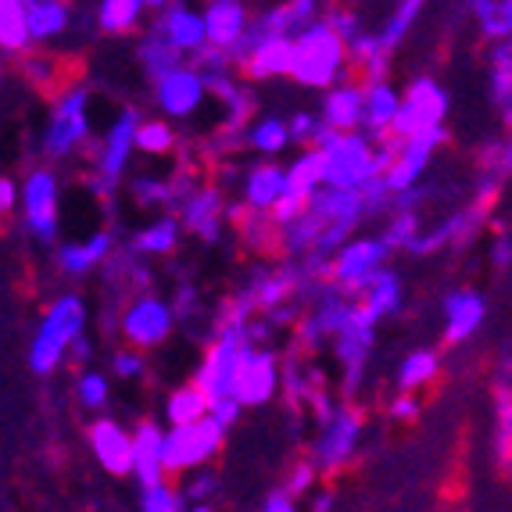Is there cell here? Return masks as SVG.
Instances as JSON below:
<instances>
[{"label": "cell", "instance_id": "53", "mask_svg": "<svg viewBox=\"0 0 512 512\" xmlns=\"http://www.w3.org/2000/svg\"><path fill=\"white\" fill-rule=\"evenodd\" d=\"M487 262H491L495 273H505L512 265V237L505 230H498L495 237H491V244H487Z\"/></svg>", "mask_w": 512, "mask_h": 512}, {"label": "cell", "instance_id": "24", "mask_svg": "<svg viewBox=\"0 0 512 512\" xmlns=\"http://www.w3.org/2000/svg\"><path fill=\"white\" fill-rule=\"evenodd\" d=\"M240 197H244V208L269 215L287 197V169L280 162L248 165V172L240 176Z\"/></svg>", "mask_w": 512, "mask_h": 512}, {"label": "cell", "instance_id": "5", "mask_svg": "<svg viewBox=\"0 0 512 512\" xmlns=\"http://www.w3.org/2000/svg\"><path fill=\"white\" fill-rule=\"evenodd\" d=\"M448 111H452V97L434 76L409 79L402 86V108H398V122H394V140L441 133V129H448Z\"/></svg>", "mask_w": 512, "mask_h": 512}, {"label": "cell", "instance_id": "60", "mask_svg": "<svg viewBox=\"0 0 512 512\" xmlns=\"http://www.w3.org/2000/svg\"><path fill=\"white\" fill-rule=\"evenodd\" d=\"M187 512H215V509H212V505H190Z\"/></svg>", "mask_w": 512, "mask_h": 512}, {"label": "cell", "instance_id": "28", "mask_svg": "<svg viewBox=\"0 0 512 512\" xmlns=\"http://www.w3.org/2000/svg\"><path fill=\"white\" fill-rule=\"evenodd\" d=\"M111 255H115V233L97 230L86 240L65 244V248L58 251V269L65 276H86V273H94L101 262H108Z\"/></svg>", "mask_w": 512, "mask_h": 512}, {"label": "cell", "instance_id": "49", "mask_svg": "<svg viewBox=\"0 0 512 512\" xmlns=\"http://www.w3.org/2000/svg\"><path fill=\"white\" fill-rule=\"evenodd\" d=\"M287 129H291V144H301L308 151V147H316V140L323 137L326 126L312 111H294L291 119H287Z\"/></svg>", "mask_w": 512, "mask_h": 512}, {"label": "cell", "instance_id": "1", "mask_svg": "<svg viewBox=\"0 0 512 512\" xmlns=\"http://www.w3.org/2000/svg\"><path fill=\"white\" fill-rule=\"evenodd\" d=\"M316 151L323 154V180L330 190H366L373 180H384L380 147L366 133H330L316 140Z\"/></svg>", "mask_w": 512, "mask_h": 512}, {"label": "cell", "instance_id": "58", "mask_svg": "<svg viewBox=\"0 0 512 512\" xmlns=\"http://www.w3.org/2000/svg\"><path fill=\"white\" fill-rule=\"evenodd\" d=\"M333 487H319L316 495H312V512H330L333 509Z\"/></svg>", "mask_w": 512, "mask_h": 512}, {"label": "cell", "instance_id": "13", "mask_svg": "<svg viewBox=\"0 0 512 512\" xmlns=\"http://www.w3.org/2000/svg\"><path fill=\"white\" fill-rule=\"evenodd\" d=\"M58 205H61V183H58V172L40 165L26 176L22 183V222H26V230L33 233L40 244H54L58 237Z\"/></svg>", "mask_w": 512, "mask_h": 512}, {"label": "cell", "instance_id": "43", "mask_svg": "<svg viewBox=\"0 0 512 512\" xmlns=\"http://www.w3.org/2000/svg\"><path fill=\"white\" fill-rule=\"evenodd\" d=\"M419 233H423V219H419V212H391L387 215V226H384V233H380V240H384L394 255V251H412V244L419 240Z\"/></svg>", "mask_w": 512, "mask_h": 512}, {"label": "cell", "instance_id": "33", "mask_svg": "<svg viewBox=\"0 0 512 512\" xmlns=\"http://www.w3.org/2000/svg\"><path fill=\"white\" fill-rule=\"evenodd\" d=\"M26 22L33 43H51L72 22V8L61 0H26Z\"/></svg>", "mask_w": 512, "mask_h": 512}, {"label": "cell", "instance_id": "45", "mask_svg": "<svg viewBox=\"0 0 512 512\" xmlns=\"http://www.w3.org/2000/svg\"><path fill=\"white\" fill-rule=\"evenodd\" d=\"M111 398V387H108V376L97 373V369H86V373L76 376V402L90 412H101Z\"/></svg>", "mask_w": 512, "mask_h": 512}, {"label": "cell", "instance_id": "20", "mask_svg": "<svg viewBox=\"0 0 512 512\" xmlns=\"http://www.w3.org/2000/svg\"><path fill=\"white\" fill-rule=\"evenodd\" d=\"M226 215H230V205H226V197H222L219 187H197L190 197H183L180 205V222L183 230L194 233L197 240H205V244H215L226 230Z\"/></svg>", "mask_w": 512, "mask_h": 512}, {"label": "cell", "instance_id": "22", "mask_svg": "<svg viewBox=\"0 0 512 512\" xmlns=\"http://www.w3.org/2000/svg\"><path fill=\"white\" fill-rule=\"evenodd\" d=\"M362 115H366V90L355 76L326 90L319 104V119L330 133H362Z\"/></svg>", "mask_w": 512, "mask_h": 512}, {"label": "cell", "instance_id": "55", "mask_svg": "<svg viewBox=\"0 0 512 512\" xmlns=\"http://www.w3.org/2000/svg\"><path fill=\"white\" fill-rule=\"evenodd\" d=\"M262 512H298V498L287 487H273L262 502Z\"/></svg>", "mask_w": 512, "mask_h": 512}, {"label": "cell", "instance_id": "54", "mask_svg": "<svg viewBox=\"0 0 512 512\" xmlns=\"http://www.w3.org/2000/svg\"><path fill=\"white\" fill-rule=\"evenodd\" d=\"M240 412H244V405H240L237 398H222V402H212V405H208V416H212L222 430H230L233 423L240 419Z\"/></svg>", "mask_w": 512, "mask_h": 512}, {"label": "cell", "instance_id": "12", "mask_svg": "<svg viewBox=\"0 0 512 512\" xmlns=\"http://www.w3.org/2000/svg\"><path fill=\"white\" fill-rule=\"evenodd\" d=\"M226 430L212 416L190 427H169L165 430V473L169 477H187L194 470H205L208 462L222 452Z\"/></svg>", "mask_w": 512, "mask_h": 512}, {"label": "cell", "instance_id": "31", "mask_svg": "<svg viewBox=\"0 0 512 512\" xmlns=\"http://www.w3.org/2000/svg\"><path fill=\"white\" fill-rule=\"evenodd\" d=\"M323 187H326L323 154H319L316 147H308V151H301L298 158L287 165V197H294V201L308 205V201H312V197H316Z\"/></svg>", "mask_w": 512, "mask_h": 512}, {"label": "cell", "instance_id": "36", "mask_svg": "<svg viewBox=\"0 0 512 512\" xmlns=\"http://www.w3.org/2000/svg\"><path fill=\"white\" fill-rule=\"evenodd\" d=\"M180 233H183L180 215H158V219L147 222L144 230L133 237L129 251H137V255H172L176 244H180Z\"/></svg>", "mask_w": 512, "mask_h": 512}, {"label": "cell", "instance_id": "9", "mask_svg": "<svg viewBox=\"0 0 512 512\" xmlns=\"http://www.w3.org/2000/svg\"><path fill=\"white\" fill-rule=\"evenodd\" d=\"M373 348H376V323L366 316V308L355 301L351 319L333 337V359L341 366V402H351L362 391Z\"/></svg>", "mask_w": 512, "mask_h": 512}, {"label": "cell", "instance_id": "42", "mask_svg": "<svg viewBox=\"0 0 512 512\" xmlns=\"http://www.w3.org/2000/svg\"><path fill=\"white\" fill-rule=\"evenodd\" d=\"M477 176L484 180H495L505 183L512 176V129H505L502 137H495L491 144L480 147V165H477Z\"/></svg>", "mask_w": 512, "mask_h": 512}, {"label": "cell", "instance_id": "30", "mask_svg": "<svg viewBox=\"0 0 512 512\" xmlns=\"http://www.w3.org/2000/svg\"><path fill=\"white\" fill-rule=\"evenodd\" d=\"M491 459L502 473H512V391L495 387L491 398Z\"/></svg>", "mask_w": 512, "mask_h": 512}, {"label": "cell", "instance_id": "2", "mask_svg": "<svg viewBox=\"0 0 512 512\" xmlns=\"http://www.w3.org/2000/svg\"><path fill=\"white\" fill-rule=\"evenodd\" d=\"M291 79L312 90H333L337 83L351 79V61L344 40L330 29L326 18L312 22L305 33L294 36V65Z\"/></svg>", "mask_w": 512, "mask_h": 512}, {"label": "cell", "instance_id": "40", "mask_svg": "<svg viewBox=\"0 0 512 512\" xmlns=\"http://www.w3.org/2000/svg\"><path fill=\"white\" fill-rule=\"evenodd\" d=\"M147 11H151L147 0H104V4H97V26H101V33L111 36L133 33L144 22Z\"/></svg>", "mask_w": 512, "mask_h": 512}, {"label": "cell", "instance_id": "25", "mask_svg": "<svg viewBox=\"0 0 512 512\" xmlns=\"http://www.w3.org/2000/svg\"><path fill=\"white\" fill-rule=\"evenodd\" d=\"M133 477L140 487H158L169 480L165 473V430L154 419H140L133 430Z\"/></svg>", "mask_w": 512, "mask_h": 512}, {"label": "cell", "instance_id": "56", "mask_svg": "<svg viewBox=\"0 0 512 512\" xmlns=\"http://www.w3.org/2000/svg\"><path fill=\"white\" fill-rule=\"evenodd\" d=\"M22 205V187L8 176H0V215H11Z\"/></svg>", "mask_w": 512, "mask_h": 512}, {"label": "cell", "instance_id": "57", "mask_svg": "<svg viewBox=\"0 0 512 512\" xmlns=\"http://www.w3.org/2000/svg\"><path fill=\"white\" fill-rule=\"evenodd\" d=\"M22 72H26V79H33V83H47V79H54L51 61L33 58V54H26V61H22Z\"/></svg>", "mask_w": 512, "mask_h": 512}, {"label": "cell", "instance_id": "11", "mask_svg": "<svg viewBox=\"0 0 512 512\" xmlns=\"http://www.w3.org/2000/svg\"><path fill=\"white\" fill-rule=\"evenodd\" d=\"M491 208L487 201H480V197H470L462 208H455L452 215H444L441 222H434V226H423V233H419V240L412 244L409 255L416 258H427V255H441V251H462L470 248L473 240L484 233V226L491 222Z\"/></svg>", "mask_w": 512, "mask_h": 512}, {"label": "cell", "instance_id": "18", "mask_svg": "<svg viewBox=\"0 0 512 512\" xmlns=\"http://www.w3.org/2000/svg\"><path fill=\"white\" fill-rule=\"evenodd\" d=\"M487 323V298L473 287H452L441 298V337L444 344H470Z\"/></svg>", "mask_w": 512, "mask_h": 512}, {"label": "cell", "instance_id": "14", "mask_svg": "<svg viewBox=\"0 0 512 512\" xmlns=\"http://www.w3.org/2000/svg\"><path fill=\"white\" fill-rule=\"evenodd\" d=\"M147 8L154 11V18L147 22L154 36H162L172 51L183 58H194L208 47L205 36V15L194 11L190 4H176V0H147Z\"/></svg>", "mask_w": 512, "mask_h": 512}, {"label": "cell", "instance_id": "8", "mask_svg": "<svg viewBox=\"0 0 512 512\" xmlns=\"http://www.w3.org/2000/svg\"><path fill=\"white\" fill-rule=\"evenodd\" d=\"M391 269V248L380 237H351L330 262V283L344 298L359 301L376 276Z\"/></svg>", "mask_w": 512, "mask_h": 512}, {"label": "cell", "instance_id": "37", "mask_svg": "<svg viewBox=\"0 0 512 512\" xmlns=\"http://www.w3.org/2000/svg\"><path fill=\"white\" fill-rule=\"evenodd\" d=\"M244 144H248L251 151L265 154V162H273L276 154H283L287 147H291L287 119H280V115H262V119H255L248 129H244Z\"/></svg>", "mask_w": 512, "mask_h": 512}, {"label": "cell", "instance_id": "34", "mask_svg": "<svg viewBox=\"0 0 512 512\" xmlns=\"http://www.w3.org/2000/svg\"><path fill=\"white\" fill-rule=\"evenodd\" d=\"M441 366L444 362L437 348H412L402 359V366H398V391L405 394L427 391L437 376H441Z\"/></svg>", "mask_w": 512, "mask_h": 512}, {"label": "cell", "instance_id": "23", "mask_svg": "<svg viewBox=\"0 0 512 512\" xmlns=\"http://www.w3.org/2000/svg\"><path fill=\"white\" fill-rule=\"evenodd\" d=\"M201 15H205L208 47L226 51V54H233V47L244 40V33H248V26H251V11H248V4H240V0H212V4L201 8Z\"/></svg>", "mask_w": 512, "mask_h": 512}, {"label": "cell", "instance_id": "19", "mask_svg": "<svg viewBox=\"0 0 512 512\" xmlns=\"http://www.w3.org/2000/svg\"><path fill=\"white\" fill-rule=\"evenodd\" d=\"M208 97V83L201 79V72L194 65H180L176 72H169L165 79L154 83V104L165 119H190Z\"/></svg>", "mask_w": 512, "mask_h": 512}, {"label": "cell", "instance_id": "59", "mask_svg": "<svg viewBox=\"0 0 512 512\" xmlns=\"http://www.w3.org/2000/svg\"><path fill=\"white\" fill-rule=\"evenodd\" d=\"M69 355H72V359H79V362H86V359H90V341H86V337H79V341H72Z\"/></svg>", "mask_w": 512, "mask_h": 512}, {"label": "cell", "instance_id": "50", "mask_svg": "<svg viewBox=\"0 0 512 512\" xmlns=\"http://www.w3.org/2000/svg\"><path fill=\"white\" fill-rule=\"evenodd\" d=\"M316 480H319L316 462L305 455V459H298L291 470H287V480H283V487H287V491L298 498V495H305V491H312V487H316Z\"/></svg>", "mask_w": 512, "mask_h": 512}, {"label": "cell", "instance_id": "6", "mask_svg": "<svg viewBox=\"0 0 512 512\" xmlns=\"http://www.w3.org/2000/svg\"><path fill=\"white\" fill-rule=\"evenodd\" d=\"M140 111L137 108H122L115 115L108 129H104L101 144L94 151V176H90V190L97 197H115V187H119L122 172H126L129 158L137 151V133H140Z\"/></svg>", "mask_w": 512, "mask_h": 512}, {"label": "cell", "instance_id": "26", "mask_svg": "<svg viewBox=\"0 0 512 512\" xmlns=\"http://www.w3.org/2000/svg\"><path fill=\"white\" fill-rule=\"evenodd\" d=\"M366 90V115H362V133L369 140H391L394 122H398V108H402V90L391 79H376V83H362Z\"/></svg>", "mask_w": 512, "mask_h": 512}, {"label": "cell", "instance_id": "17", "mask_svg": "<svg viewBox=\"0 0 512 512\" xmlns=\"http://www.w3.org/2000/svg\"><path fill=\"white\" fill-rule=\"evenodd\" d=\"M280 384H283L280 355H276L273 348H255V344H248L244 355H240L237 402L244 405V409L273 402L276 394H280Z\"/></svg>", "mask_w": 512, "mask_h": 512}, {"label": "cell", "instance_id": "51", "mask_svg": "<svg viewBox=\"0 0 512 512\" xmlns=\"http://www.w3.org/2000/svg\"><path fill=\"white\" fill-rule=\"evenodd\" d=\"M144 369H147L144 351H137V348H119L111 355V373L122 376V380H140Z\"/></svg>", "mask_w": 512, "mask_h": 512}, {"label": "cell", "instance_id": "16", "mask_svg": "<svg viewBox=\"0 0 512 512\" xmlns=\"http://www.w3.org/2000/svg\"><path fill=\"white\" fill-rule=\"evenodd\" d=\"M172 326H176V312H172V301H162L158 294H137L129 301L126 312L119 319V330L126 337L129 348L147 351L158 348V344L169 341Z\"/></svg>", "mask_w": 512, "mask_h": 512}, {"label": "cell", "instance_id": "46", "mask_svg": "<svg viewBox=\"0 0 512 512\" xmlns=\"http://www.w3.org/2000/svg\"><path fill=\"white\" fill-rule=\"evenodd\" d=\"M133 197H137V205L147 208H158V205H180V194H176V183L172 180H158V176H137L133 180Z\"/></svg>", "mask_w": 512, "mask_h": 512}, {"label": "cell", "instance_id": "4", "mask_svg": "<svg viewBox=\"0 0 512 512\" xmlns=\"http://www.w3.org/2000/svg\"><path fill=\"white\" fill-rule=\"evenodd\" d=\"M86 137H90V90L86 83H72L51 104V119L43 129V158L65 162L86 144Z\"/></svg>", "mask_w": 512, "mask_h": 512}, {"label": "cell", "instance_id": "21", "mask_svg": "<svg viewBox=\"0 0 512 512\" xmlns=\"http://www.w3.org/2000/svg\"><path fill=\"white\" fill-rule=\"evenodd\" d=\"M86 441H90V452L101 462L104 473H111V477H133V434H126L115 419H94L90 430H86Z\"/></svg>", "mask_w": 512, "mask_h": 512}, {"label": "cell", "instance_id": "3", "mask_svg": "<svg viewBox=\"0 0 512 512\" xmlns=\"http://www.w3.org/2000/svg\"><path fill=\"white\" fill-rule=\"evenodd\" d=\"M86 319H90V308L79 294H61L51 301L33 333V344H29V366L36 376H51L69 359L72 341L86 337Z\"/></svg>", "mask_w": 512, "mask_h": 512}, {"label": "cell", "instance_id": "32", "mask_svg": "<svg viewBox=\"0 0 512 512\" xmlns=\"http://www.w3.org/2000/svg\"><path fill=\"white\" fill-rule=\"evenodd\" d=\"M473 29L491 43H512V0H473L470 8Z\"/></svg>", "mask_w": 512, "mask_h": 512}, {"label": "cell", "instance_id": "7", "mask_svg": "<svg viewBox=\"0 0 512 512\" xmlns=\"http://www.w3.org/2000/svg\"><path fill=\"white\" fill-rule=\"evenodd\" d=\"M362 430H366L362 409H355L351 402H337L333 416L319 427L316 444H312V452H308V459L316 462L319 477H337V473L355 459Z\"/></svg>", "mask_w": 512, "mask_h": 512}, {"label": "cell", "instance_id": "27", "mask_svg": "<svg viewBox=\"0 0 512 512\" xmlns=\"http://www.w3.org/2000/svg\"><path fill=\"white\" fill-rule=\"evenodd\" d=\"M487 97L502 115L505 129H512V43H491L484 54Z\"/></svg>", "mask_w": 512, "mask_h": 512}, {"label": "cell", "instance_id": "10", "mask_svg": "<svg viewBox=\"0 0 512 512\" xmlns=\"http://www.w3.org/2000/svg\"><path fill=\"white\" fill-rule=\"evenodd\" d=\"M233 69H240V79H280L291 76L294 65V40L291 36H269L255 18H251L244 40L233 47Z\"/></svg>", "mask_w": 512, "mask_h": 512}, {"label": "cell", "instance_id": "29", "mask_svg": "<svg viewBox=\"0 0 512 512\" xmlns=\"http://www.w3.org/2000/svg\"><path fill=\"white\" fill-rule=\"evenodd\" d=\"M359 305L366 308V316L373 319L376 326L384 323V319L398 316L405 305V283H402V276H398V269H384V273L376 276L366 291L359 294Z\"/></svg>", "mask_w": 512, "mask_h": 512}, {"label": "cell", "instance_id": "38", "mask_svg": "<svg viewBox=\"0 0 512 512\" xmlns=\"http://www.w3.org/2000/svg\"><path fill=\"white\" fill-rule=\"evenodd\" d=\"M137 61H140V69H144V76L151 79V83H158V79H165L169 72L180 69V65H187V58L172 51L169 43H165L162 36H154L151 29H147V33L140 36V43H137Z\"/></svg>", "mask_w": 512, "mask_h": 512}, {"label": "cell", "instance_id": "39", "mask_svg": "<svg viewBox=\"0 0 512 512\" xmlns=\"http://www.w3.org/2000/svg\"><path fill=\"white\" fill-rule=\"evenodd\" d=\"M208 394L190 380V384H180L176 391L169 394V402H165V419H169L172 427H190V423H201L208 419Z\"/></svg>", "mask_w": 512, "mask_h": 512}, {"label": "cell", "instance_id": "48", "mask_svg": "<svg viewBox=\"0 0 512 512\" xmlns=\"http://www.w3.org/2000/svg\"><path fill=\"white\" fill-rule=\"evenodd\" d=\"M140 512H187V502H183L180 487L165 480V484L140 491Z\"/></svg>", "mask_w": 512, "mask_h": 512}, {"label": "cell", "instance_id": "15", "mask_svg": "<svg viewBox=\"0 0 512 512\" xmlns=\"http://www.w3.org/2000/svg\"><path fill=\"white\" fill-rule=\"evenodd\" d=\"M448 144V129L441 133H423V137H412V140H394V158H391V169L384 172V183L394 197L409 194V190L423 187V176L430 172L434 165L437 151Z\"/></svg>", "mask_w": 512, "mask_h": 512}, {"label": "cell", "instance_id": "47", "mask_svg": "<svg viewBox=\"0 0 512 512\" xmlns=\"http://www.w3.org/2000/svg\"><path fill=\"white\" fill-rule=\"evenodd\" d=\"M215 491H219V473H215L212 466L187 473V480L180 484V495H183V502H187V509L190 505H212Z\"/></svg>", "mask_w": 512, "mask_h": 512}, {"label": "cell", "instance_id": "61", "mask_svg": "<svg viewBox=\"0 0 512 512\" xmlns=\"http://www.w3.org/2000/svg\"><path fill=\"white\" fill-rule=\"evenodd\" d=\"M0 83H4V65H0Z\"/></svg>", "mask_w": 512, "mask_h": 512}, {"label": "cell", "instance_id": "52", "mask_svg": "<svg viewBox=\"0 0 512 512\" xmlns=\"http://www.w3.org/2000/svg\"><path fill=\"white\" fill-rule=\"evenodd\" d=\"M387 416H391L394 423H416V419L423 416V402H419V394L398 391L391 402H387Z\"/></svg>", "mask_w": 512, "mask_h": 512}, {"label": "cell", "instance_id": "44", "mask_svg": "<svg viewBox=\"0 0 512 512\" xmlns=\"http://www.w3.org/2000/svg\"><path fill=\"white\" fill-rule=\"evenodd\" d=\"M137 151L151 154V158H165L176 151V129L169 126V119H144L137 133Z\"/></svg>", "mask_w": 512, "mask_h": 512}, {"label": "cell", "instance_id": "41", "mask_svg": "<svg viewBox=\"0 0 512 512\" xmlns=\"http://www.w3.org/2000/svg\"><path fill=\"white\" fill-rule=\"evenodd\" d=\"M419 15H423V4H419V0H402V4H394V8H391V15H387L384 26L376 29V36H380V47H384L391 58L398 54V47L409 40V33L416 29Z\"/></svg>", "mask_w": 512, "mask_h": 512}, {"label": "cell", "instance_id": "35", "mask_svg": "<svg viewBox=\"0 0 512 512\" xmlns=\"http://www.w3.org/2000/svg\"><path fill=\"white\" fill-rule=\"evenodd\" d=\"M33 36H29L26 22V0H0V54L18 58L29 54Z\"/></svg>", "mask_w": 512, "mask_h": 512}]
</instances>
